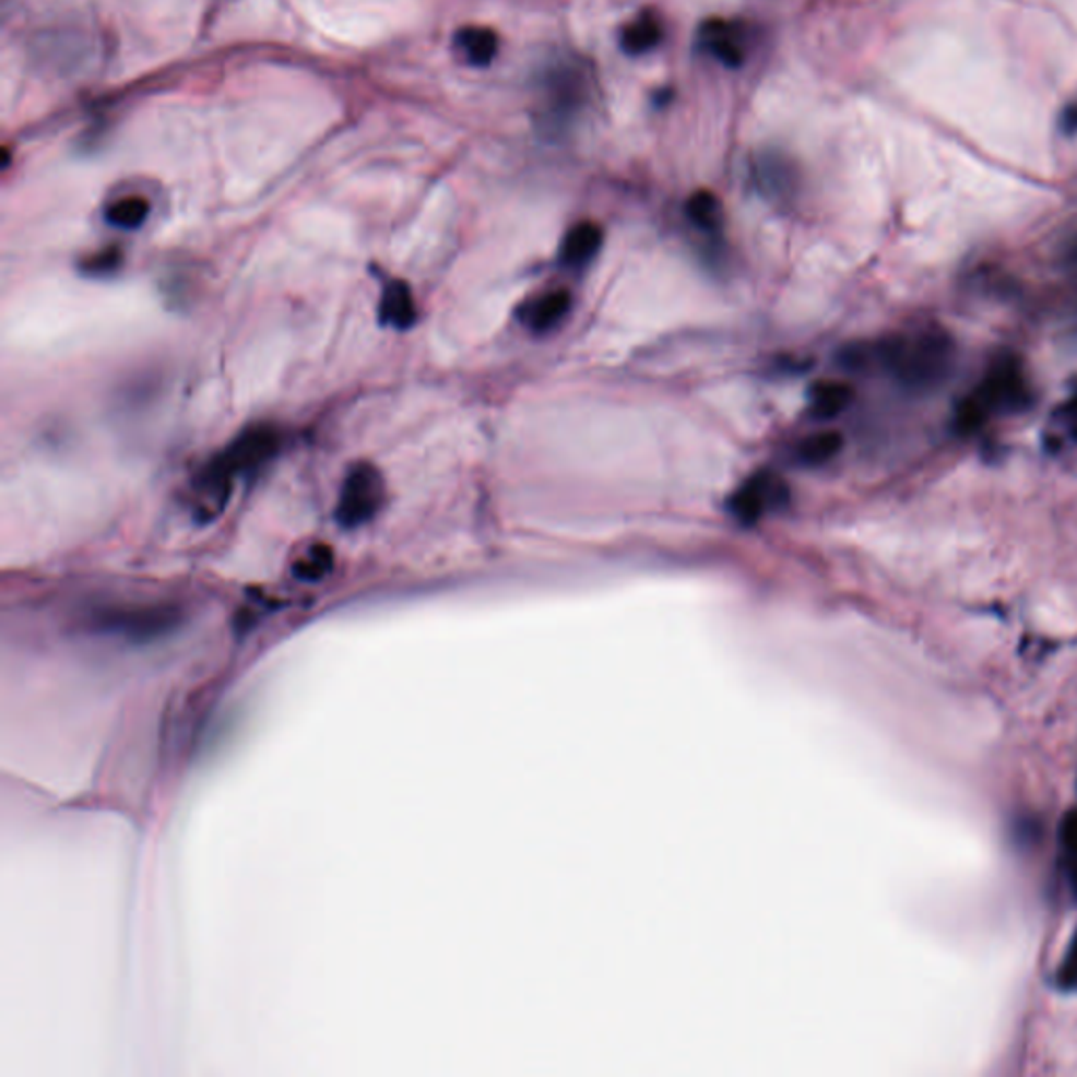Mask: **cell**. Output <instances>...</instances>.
<instances>
[{"instance_id":"18","label":"cell","mask_w":1077,"mask_h":1077,"mask_svg":"<svg viewBox=\"0 0 1077 1077\" xmlns=\"http://www.w3.org/2000/svg\"><path fill=\"white\" fill-rule=\"evenodd\" d=\"M150 215V202L142 197L114 200L106 209V222L120 229H138Z\"/></svg>"},{"instance_id":"23","label":"cell","mask_w":1077,"mask_h":1077,"mask_svg":"<svg viewBox=\"0 0 1077 1077\" xmlns=\"http://www.w3.org/2000/svg\"><path fill=\"white\" fill-rule=\"evenodd\" d=\"M1076 415H1077V398H1076Z\"/></svg>"},{"instance_id":"20","label":"cell","mask_w":1077,"mask_h":1077,"mask_svg":"<svg viewBox=\"0 0 1077 1077\" xmlns=\"http://www.w3.org/2000/svg\"><path fill=\"white\" fill-rule=\"evenodd\" d=\"M122 261V256L116 247H110V249H104V251H97L95 256L86 257L83 261V272L91 274V276H104V274H110L114 272Z\"/></svg>"},{"instance_id":"8","label":"cell","mask_w":1077,"mask_h":1077,"mask_svg":"<svg viewBox=\"0 0 1077 1077\" xmlns=\"http://www.w3.org/2000/svg\"><path fill=\"white\" fill-rule=\"evenodd\" d=\"M379 320L383 327L406 331L417 322V306L413 293L404 281L392 279L383 286L379 301Z\"/></svg>"},{"instance_id":"9","label":"cell","mask_w":1077,"mask_h":1077,"mask_svg":"<svg viewBox=\"0 0 1077 1077\" xmlns=\"http://www.w3.org/2000/svg\"><path fill=\"white\" fill-rule=\"evenodd\" d=\"M756 186L768 199L788 200L795 190V170L783 156L765 154L754 167Z\"/></svg>"},{"instance_id":"22","label":"cell","mask_w":1077,"mask_h":1077,"mask_svg":"<svg viewBox=\"0 0 1077 1077\" xmlns=\"http://www.w3.org/2000/svg\"><path fill=\"white\" fill-rule=\"evenodd\" d=\"M1074 256L1077 257V242H1076V249H1074Z\"/></svg>"},{"instance_id":"11","label":"cell","mask_w":1077,"mask_h":1077,"mask_svg":"<svg viewBox=\"0 0 1077 1077\" xmlns=\"http://www.w3.org/2000/svg\"><path fill=\"white\" fill-rule=\"evenodd\" d=\"M602 227L594 222H581L577 226L570 227L563 240V263L568 268H583L588 265L602 247Z\"/></svg>"},{"instance_id":"16","label":"cell","mask_w":1077,"mask_h":1077,"mask_svg":"<svg viewBox=\"0 0 1077 1077\" xmlns=\"http://www.w3.org/2000/svg\"><path fill=\"white\" fill-rule=\"evenodd\" d=\"M851 386L840 383V381H822L819 386H815L810 392L813 411L822 419H831V417L840 415L851 404Z\"/></svg>"},{"instance_id":"2","label":"cell","mask_w":1077,"mask_h":1077,"mask_svg":"<svg viewBox=\"0 0 1077 1077\" xmlns=\"http://www.w3.org/2000/svg\"><path fill=\"white\" fill-rule=\"evenodd\" d=\"M879 365L909 392H931L954 369L956 347L940 331H926L913 338H895L876 347Z\"/></svg>"},{"instance_id":"7","label":"cell","mask_w":1077,"mask_h":1077,"mask_svg":"<svg viewBox=\"0 0 1077 1077\" xmlns=\"http://www.w3.org/2000/svg\"><path fill=\"white\" fill-rule=\"evenodd\" d=\"M583 97V79L577 68L560 66L552 70L545 79V95H543V122L547 131H563L575 114L581 108Z\"/></svg>"},{"instance_id":"19","label":"cell","mask_w":1077,"mask_h":1077,"mask_svg":"<svg viewBox=\"0 0 1077 1077\" xmlns=\"http://www.w3.org/2000/svg\"><path fill=\"white\" fill-rule=\"evenodd\" d=\"M842 445L844 440L838 431H821L800 445V459L808 465H822L842 451Z\"/></svg>"},{"instance_id":"1","label":"cell","mask_w":1077,"mask_h":1077,"mask_svg":"<svg viewBox=\"0 0 1077 1077\" xmlns=\"http://www.w3.org/2000/svg\"><path fill=\"white\" fill-rule=\"evenodd\" d=\"M283 447V434L272 424L242 429L222 453L200 470L192 483V513L200 524L222 516L234 493V483L272 461Z\"/></svg>"},{"instance_id":"3","label":"cell","mask_w":1077,"mask_h":1077,"mask_svg":"<svg viewBox=\"0 0 1077 1077\" xmlns=\"http://www.w3.org/2000/svg\"><path fill=\"white\" fill-rule=\"evenodd\" d=\"M184 622L181 611L169 604L147 606H106L91 615V625L99 634L145 644L169 636Z\"/></svg>"},{"instance_id":"21","label":"cell","mask_w":1077,"mask_h":1077,"mask_svg":"<svg viewBox=\"0 0 1077 1077\" xmlns=\"http://www.w3.org/2000/svg\"><path fill=\"white\" fill-rule=\"evenodd\" d=\"M1063 125L1067 131H1077V104L1072 106L1065 116H1063Z\"/></svg>"},{"instance_id":"4","label":"cell","mask_w":1077,"mask_h":1077,"mask_svg":"<svg viewBox=\"0 0 1077 1077\" xmlns=\"http://www.w3.org/2000/svg\"><path fill=\"white\" fill-rule=\"evenodd\" d=\"M386 504V483L381 472L369 463H356L341 484L335 518L343 529H358L370 522Z\"/></svg>"},{"instance_id":"5","label":"cell","mask_w":1077,"mask_h":1077,"mask_svg":"<svg viewBox=\"0 0 1077 1077\" xmlns=\"http://www.w3.org/2000/svg\"><path fill=\"white\" fill-rule=\"evenodd\" d=\"M968 397L990 417L992 413H1021L1029 406L1031 392L1019 363L1006 358L995 363L981 386Z\"/></svg>"},{"instance_id":"13","label":"cell","mask_w":1077,"mask_h":1077,"mask_svg":"<svg viewBox=\"0 0 1077 1077\" xmlns=\"http://www.w3.org/2000/svg\"><path fill=\"white\" fill-rule=\"evenodd\" d=\"M701 40H703V47L708 49L709 54L715 59H720L724 66L737 68L743 63V51H741L738 38L729 24L718 22V20L709 22L701 29Z\"/></svg>"},{"instance_id":"12","label":"cell","mask_w":1077,"mask_h":1077,"mask_svg":"<svg viewBox=\"0 0 1077 1077\" xmlns=\"http://www.w3.org/2000/svg\"><path fill=\"white\" fill-rule=\"evenodd\" d=\"M457 49L468 59V63L476 68H486L493 63L499 51V38L490 28L483 26H465L454 36Z\"/></svg>"},{"instance_id":"15","label":"cell","mask_w":1077,"mask_h":1077,"mask_svg":"<svg viewBox=\"0 0 1077 1077\" xmlns=\"http://www.w3.org/2000/svg\"><path fill=\"white\" fill-rule=\"evenodd\" d=\"M686 217L690 224L706 232V234H718L724 224V213L722 204L708 190L695 192L686 202Z\"/></svg>"},{"instance_id":"17","label":"cell","mask_w":1077,"mask_h":1077,"mask_svg":"<svg viewBox=\"0 0 1077 1077\" xmlns=\"http://www.w3.org/2000/svg\"><path fill=\"white\" fill-rule=\"evenodd\" d=\"M335 568V552L329 545H312L295 565L293 575L299 581L306 583H318L324 577H329Z\"/></svg>"},{"instance_id":"6","label":"cell","mask_w":1077,"mask_h":1077,"mask_svg":"<svg viewBox=\"0 0 1077 1077\" xmlns=\"http://www.w3.org/2000/svg\"><path fill=\"white\" fill-rule=\"evenodd\" d=\"M788 501V483L772 472H758L733 495L731 511L738 522L754 524L768 511L785 508Z\"/></svg>"},{"instance_id":"14","label":"cell","mask_w":1077,"mask_h":1077,"mask_svg":"<svg viewBox=\"0 0 1077 1077\" xmlns=\"http://www.w3.org/2000/svg\"><path fill=\"white\" fill-rule=\"evenodd\" d=\"M663 38V26L654 15H640L622 34V49L627 56H642L652 51Z\"/></svg>"},{"instance_id":"10","label":"cell","mask_w":1077,"mask_h":1077,"mask_svg":"<svg viewBox=\"0 0 1077 1077\" xmlns=\"http://www.w3.org/2000/svg\"><path fill=\"white\" fill-rule=\"evenodd\" d=\"M570 295L568 291H552V293H545L541 295L537 299L529 301V306L520 312L524 324L535 331V333H545L554 327H558L567 313L570 312Z\"/></svg>"}]
</instances>
